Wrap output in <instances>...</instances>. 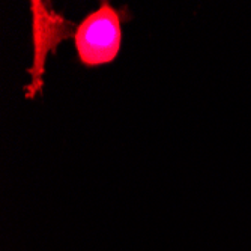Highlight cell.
Wrapping results in <instances>:
<instances>
[{
	"label": "cell",
	"mask_w": 251,
	"mask_h": 251,
	"mask_svg": "<svg viewBox=\"0 0 251 251\" xmlns=\"http://www.w3.org/2000/svg\"><path fill=\"white\" fill-rule=\"evenodd\" d=\"M131 18L126 8L113 6L102 0L75 27L74 47L84 68H100L113 63L122 49V25Z\"/></svg>",
	"instance_id": "6da1fadb"
},
{
	"label": "cell",
	"mask_w": 251,
	"mask_h": 251,
	"mask_svg": "<svg viewBox=\"0 0 251 251\" xmlns=\"http://www.w3.org/2000/svg\"><path fill=\"white\" fill-rule=\"evenodd\" d=\"M32 11V44H33V63L27 70L32 77L30 84L25 86V97L35 100L42 94L45 62L50 53H54L59 45L74 38L75 23L56 12L50 2L35 0L30 3Z\"/></svg>",
	"instance_id": "7a4b0ae2"
}]
</instances>
